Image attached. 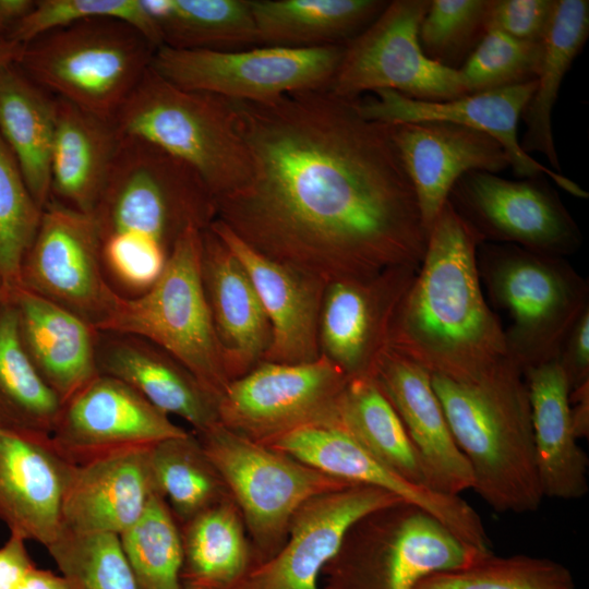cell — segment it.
<instances>
[{"label": "cell", "mask_w": 589, "mask_h": 589, "mask_svg": "<svg viewBox=\"0 0 589 589\" xmlns=\"http://www.w3.org/2000/svg\"><path fill=\"white\" fill-rule=\"evenodd\" d=\"M357 99L322 88L230 100L250 176L215 201L216 219L326 284L419 268L428 245L390 125L364 118Z\"/></svg>", "instance_id": "1"}, {"label": "cell", "mask_w": 589, "mask_h": 589, "mask_svg": "<svg viewBox=\"0 0 589 589\" xmlns=\"http://www.w3.org/2000/svg\"><path fill=\"white\" fill-rule=\"evenodd\" d=\"M483 242L447 201L395 311L388 347L431 375L476 382L512 359L505 330L481 289L478 250Z\"/></svg>", "instance_id": "2"}, {"label": "cell", "mask_w": 589, "mask_h": 589, "mask_svg": "<svg viewBox=\"0 0 589 589\" xmlns=\"http://www.w3.org/2000/svg\"><path fill=\"white\" fill-rule=\"evenodd\" d=\"M472 490L495 512L537 510L542 494L524 370L508 359L476 382L431 375Z\"/></svg>", "instance_id": "3"}, {"label": "cell", "mask_w": 589, "mask_h": 589, "mask_svg": "<svg viewBox=\"0 0 589 589\" xmlns=\"http://www.w3.org/2000/svg\"><path fill=\"white\" fill-rule=\"evenodd\" d=\"M157 48L124 21L89 19L24 44L16 64L56 97L112 120L151 68Z\"/></svg>", "instance_id": "4"}, {"label": "cell", "mask_w": 589, "mask_h": 589, "mask_svg": "<svg viewBox=\"0 0 589 589\" xmlns=\"http://www.w3.org/2000/svg\"><path fill=\"white\" fill-rule=\"evenodd\" d=\"M112 120L123 135L144 139L191 166L215 201L250 176L230 100L180 88L152 67Z\"/></svg>", "instance_id": "5"}, {"label": "cell", "mask_w": 589, "mask_h": 589, "mask_svg": "<svg viewBox=\"0 0 589 589\" xmlns=\"http://www.w3.org/2000/svg\"><path fill=\"white\" fill-rule=\"evenodd\" d=\"M92 218L100 241L136 235L170 253L184 231L204 230L216 219V206L191 166L144 139L122 134Z\"/></svg>", "instance_id": "6"}, {"label": "cell", "mask_w": 589, "mask_h": 589, "mask_svg": "<svg viewBox=\"0 0 589 589\" xmlns=\"http://www.w3.org/2000/svg\"><path fill=\"white\" fill-rule=\"evenodd\" d=\"M478 267L490 297L506 310L512 359L524 372L557 360L563 342L589 308L588 281L561 256L483 242Z\"/></svg>", "instance_id": "7"}, {"label": "cell", "mask_w": 589, "mask_h": 589, "mask_svg": "<svg viewBox=\"0 0 589 589\" xmlns=\"http://www.w3.org/2000/svg\"><path fill=\"white\" fill-rule=\"evenodd\" d=\"M488 552L462 542L419 506L400 501L350 526L323 568L324 589H412L429 574L466 565Z\"/></svg>", "instance_id": "8"}, {"label": "cell", "mask_w": 589, "mask_h": 589, "mask_svg": "<svg viewBox=\"0 0 589 589\" xmlns=\"http://www.w3.org/2000/svg\"><path fill=\"white\" fill-rule=\"evenodd\" d=\"M201 253L202 230L190 228L173 244L154 286L135 298L121 296L99 330L132 334L154 342L218 401L230 380L202 283Z\"/></svg>", "instance_id": "9"}, {"label": "cell", "mask_w": 589, "mask_h": 589, "mask_svg": "<svg viewBox=\"0 0 589 589\" xmlns=\"http://www.w3.org/2000/svg\"><path fill=\"white\" fill-rule=\"evenodd\" d=\"M194 434L240 510L255 564L283 548L290 520L304 502L357 484L323 473L219 422Z\"/></svg>", "instance_id": "10"}, {"label": "cell", "mask_w": 589, "mask_h": 589, "mask_svg": "<svg viewBox=\"0 0 589 589\" xmlns=\"http://www.w3.org/2000/svg\"><path fill=\"white\" fill-rule=\"evenodd\" d=\"M345 45L240 50H181L160 46L152 69L173 85L229 100L262 103L283 95L328 88Z\"/></svg>", "instance_id": "11"}, {"label": "cell", "mask_w": 589, "mask_h": 589, "mask_svg": "<svg viewBox=\"0 0 589 589\" xmlns=\"http://www.w3.org/2000/svg\"><path fill=\"white\" fill-rule=\"evenodd\" d=\"M429 3L388 1L376 19L345 45L328 89L348 99L380 89L425 101L468 94L459 72L432 61L420 46L419 27Z\"/></svg>", "instance_id": "12"}, {"label": "cell", "mask_w": 589, "mask_h": 589, "mask_svg": "<svg viewBox=\"0 0 589 589\" xmlns=\"http://www.w3.org/2000/svg\"><path fill=\"white\" fill-rule=\"evenodd\" d=\"M348 380L322 354L306 363L262 361L229 382L217 401L218 421L261 444L310 424L336 425Z\"/></svg>", "instance_id": "13"}, {"label": "cell", "mask_w": 589, "mask_h": 589, "mask_svg": "<svg viewBox=\"0 0 589 589\" xmlns=\"http://www.w3.org/2000/svg\"><path fill=\"white\" fill-rule=\"evenodd\" d=\"M19 287L79 316L97 330L121 298L101 261V241L92 216L50 200L25 253Z\"/></svg>", "instance_id": "14"}, {"label": "cell", "mask_w": 589, "mask_h": 589, "mask_svg": "<svg viewBox=\"0 0 589 589\" xmlns=\"http://www.w3.org/2000/svg\"><path fill=\"white\" fill-rule=\"evenodd\" d=\"M448 202L484 242L561 257L582 243L577 223L544 176L509 180L470 171L454 184Z\"/></svg>", "instance_id": "15"}, {"label": "cell", "mask_w": 589, "mask_h": 589, "mask_svg": "<svg viewBox=\"0 0 589 589\" xmlns=\"http://www.w3.org/2000/svg\"><path fill=\"white\" fill-rule=\"evenodd\" d=\"M187 433L134 388L98 374L62 402L50 436L59 454L80 466Z\"/></svg>", "instance_id": "16"}, {"label": "cell", "mask_w": 589, "mask_h": 589, "mask_svg": "<svg viewBox=\"0 0 589 589\" xmlns=\"http://www.w3.org/2000/svg\"><path fill=\"white\" fill-rule=\"evenodd\" d=\"M264 445L334 478L385 490L424 509L462 542L481 551L491 546L478 512L460 495L416 484L382 464L339 426L310 424Z\"/></svg>", "instance_id": "17"}, {"label": "cell", "mask_w": 589, "mask_h": 589, "mask_svg": "<svg viewBox=\"0 0 589 589\" xmlns=\"http://www.w3.org/2000/svg\"><path fill=\"white\" fill-rule=\"evenodd\" d=\"M400 501L385 490L364 484L308 500L294 512L283 548L255 564L235 589H321L323 568L350 526L368 513Z\"/></svg>", "instance_id": "18"}, {"label": "cell", "mask_w": 589, "mask_h": 589, "mask_svg": "<svg viewBox=\"0 0 589 589\" xmlns=\"http://www.w3.org/2000/svg\"><path fill=\"white\" fill-rule=\"evenodd\" d=\"M536 85L534 80L441 101L418 100L394 91L380 89L358 98L357 105L364 118L385 124L444 121L482 131L502 145L517 177L546 176L576 197H588L576 182L539 163L520 147L518 122Z\"/></svg>", "instance_id": "19"}, {"label": "cell", "mask_w": 589, "mask_h": 589, "mask_svg": "<svg viewBox=\"0 0 589 589\" xmlns=\"http://www.w3.org/2000/svg\"><path fill=\"white\" fill-rule=\"evenodd\" d=\"M417 271L400 266L366 279L328 283L318 320L320 353L349 378L372 376L388 347L395 311Z\"/></svg>", "instance_id": "20"}, {"label": "cell", "mask_w": 589, "mask_h": 589, "mask_svg": "<svg viewBox=\"0 0 589 589\" xmlns=\"http://www.w3.org/2000/svg\"><path fill=\"white\" fill-rule=\"evenodd\" d=\"M73 468L49 434L0 424V520L10 534L45 548L59 538Z\"/></svg>", "instance_id": "21"}, {"label": "cell", "mask_w": 589, "mask_h": 589, "mask_svg": "<svg viewBox=\"0 0 589 589\" xmlns=\"http://www.w3.org/2000/svg\"><path fill=\"white\" fill-rule=\"evenodd\" d=\"M389 125L428 233L460 177L470 171L497 175L509 167L502 145L473 128L444 121Z\"/></svg>", "instance_id": "22"}, {"label": "cell", "mask_w": 589, "mask_h": 589, "mask_svg": "<svg viewBox=\"0 0 589 589\" xmlns=\"http://www.w3.org/2000/svg\"><path fill=\"white\" fill-rule=\"evenodd\" d=\"M209 228L247 272L272 327L263 358L274 363H306L320 353L318 320L326 283L256 252L224 223Z\"/></svg>", "instance_id": "23"}, {"label": "cell", "mask_w": 589, "mask_h": 589, "mask_svg": "<svg viewBox=\"0 0 589 589\" xmlns=\"http://www.w3.org/2000/svg\"><path fill=\"white\" fill-rule=\"evenodd\" d=\"M372 376L401 420L435 490L460 495L471 489V468L453 436L431 374L387 347L377 358Z\"/></svg>", "instance_id": "24"}, {"label": "cell", "mask_w": 589, "mask_h": 589, "mask_svg": "<svg viewBox=\"0 0 589 589\" xmlns=\"http://www.w3.org/2000/svg\"><path fill=\"white\" fill-rule=\"evenodd\" d=\"M152 447L74 466L62 504L63 530L120 536L133 525L158 493Z\"/></svg>", "instance_id": "25"}, {"label": "cell", "mask_w": 589, "mask_h": 589, "mask_svg": "<svg viewBox=\"0 0 589 589\" xmlns=\"http://www.w3.org/2000/svg\"><path fill=\"white\" fill-rule=\"evenodd\" d=\"M201 275L226 372L232 381L263 361L272 327L247 272L209 226L202 230Z\"/></svg>", "instance_id": "26"}, {"label": "cell", "mask_w": 589, "mask_h": 589, "mask_svg": "<svg viewBox=\"0 0 589 589\" xmlns=\"http://www.w3.org/2000/svg\"><path fill=\"white\" fill-rule=\"evenodd\" d=\"M99 374L128 384L163 412L185 420L194 433L218 421L217 399L167 351L146 338L98 330Z\"/></svg>", "instance_id": "27"}, {"label": "cell", "mask_w": 589, "mask_h": 589, "mask_svg": "<svg viewBox=\"0 0 589 589\" xmlns=\"http://www.w3.org/2000/svg\"><path fill=\"white\" fill-rule=\"evenodd\" d=\"M21 344L44 382L63 402L96 377L98 330L65 309L21 287L9 293Z\"/></svg>", "instance_id": "28"}, {"label": "cell", "mask_w": 589, "mask_h": 589, "mask_svg": "<svg viewBox=\"0 0 589 589\" xmlns=\"http://www.w3.org/2000/svg\"><path fill=\"white\" fill-rule=\"evenodd\" d=\"M536 465L544 497L573 501L586 496L588 456L573 425L569 385L557 360L527 369Z\"/></svg>", "instance_id": "29"}, {"label": "cell", "mask_w": 589, "mask_h": 589, "mask_svg": "<svg viewBox=\"0 0 589 589\" xmlns=\"http://www.w3.org/2000/svg\"><path fill=\"white\" fill-rule=\"evenodd\" d=\"M122 133L113 120L57 97L50 158V200L92 216L110 175Z\"/></svg>", "instance_id": "30"}, {"label": "cell", "mask_w": 589, "mask_h": 589, "mask_svg": "<svg viewBox=\"0 0 589 589\" xmlns=\"http://www.w3.org/2000/svg\"><path fill=\"white\" fill-rule=\"evenodd\" d=\"M56 117L55 95L28 77L16 62L0 68V135L41 208L50 201Z\"/></svg>", "instance_id": "31"}, {"label": "cell", "mask_w": 589, "mask_h": 589, "mask_svg": "<svg viewBox=\"0 0 589 589\" xmlns=\"http://www.w3.org/2000/svg\"><path fill=\"white\" fill-rule=\"evenodd\" d=\"M388 1L251 0L260 46L308 48L346 45Z\"/></svg>", "instance_id": "32"}, {"label": "cell", "mask_w": 589, "mask_h": 589, "mask_svg": "<svg viewBox=\"0 0 589 589\" xmlns=\"http://www.w3.org/2000/svg\"><path fill=\"white\" fill-rule=\"evenodd\" d=\"M589 36V1L556 0L554 12L541 44V58L536 89L521 118L526 124L521 149L545 156L552 170L561 173V165L552 132V111L560 87L573 61Z\"/></svg>", "instance_id": "33"}, {"label": "cell", "mask_w": 589, "mask_h": 589, "mask_svg": "<svg viewBox=\"0 0 589 589\" xmlns=\"http://www.w3.org/2000/svg\"><path fill=\"white\" fill-rule=\"evenodd\" d=\"M182 589H235L255 565L244 521L231 497L180 526Z\"/></svg>", "instance_id": "34"}, {"label": "cell", "mask_w": 589, "mask_h": 589, "mask_svg": "<svg viewBox=\"0 0 589 589\" xmlns=\"http://www.w3.org/2000/svg\"><path fill=\"white\" fill-rule=\"evenodd\" d=\"M336 426L393 471L435 490L401 420L373 376L348 380L338 400Z\"/></svg>", "instance_id": "35"}, {"label": "cell", "mask_w": 589, "mask_h": 589, "mask_svg": "<svg viewBox=\"0 0 589 589\" xmlns=\"http://www.w3.org/2000/svg\"><path fill=\"white\" fill-rule=\"evenodd\" d=\"M161 46L229 51L260 46L251 0H143Z\"/></svg>", "instance_id": "36"}, {"label": "cell", "mask_w": 589, "mask_h": 589, "mask_svg": "<svg viewBox=\"0 0 589 589\" xmlns=\"http://www.w3.org/2000/svg\"><path fill=\"white\" fill-rule=\"evenodd\" d=\"M61 406L21 344L16 308L8 294L0 305V424L50 435Z\"/></svg>", "instance_id": "37"}, {"label": "cell", "mask_w": 589, "mask_h": 589, "mask_svg": "<svg viewBox=\"0 0 589 589\" xmlns=\"http://www.w3.org/2000/svg\"><path fill=\"white\" fill-rule=\"evenodd\" d=\"M151 464L158 493L179 526L231 497L193 432L155 444Z\"/></svg>", "instance_id": "38"}, {"label": "cell", "mask_w": 589, "mask_h": 589, "mask_svg": "<svg viewBox=\"0 0 589 589\" xmlns=\"http://www.w3.org/2000/svg\"><path fill=\"white\" fill-rule=\"evenodd\" d=\"M119 540L140 589H182L180 526L159 493Z\"/></svg>", "instance_id": "39"}, {"label": "cell", "mask_w": 589, "mask_h": 589, "mask_svg": "<svg viewBox=\"0 0 589 589\" xmlns=\"http://www.w3.org/2000/svg\"><path fill=\"white\" fill-rule=\"evenodd\" d=\"M412 589H577L570 570L540 556L480 555L474 561L422 577Z\"/></svg>", "instance_id": "40"}, {"label": "cell", "mask_w": 589, "mask_h": 589, "mask_svg": "<svg viewBox=\"0 0 589 589\" xmlns=\"http://www.w3.org/2000/svg\"><path fill=\"white\" fill-rule=\"evenodd\" d=\"M46 549L71 589H140L119 536L62 530Z\"/></svg>", "instance_id": "41"}, {"label": "cell", "mask_w": 589, "mask_h": 589, "mask_svg": "<svg viewBox=\"0 0 589 589\" xmlns=\"http://www.w3.org/2000/svg\"><path fill=\"white\" fill-rule=\"evenodd\" d=\"M43 209L0 135V278L9 293L19 287L21 263L36 236Z\"/></svg>", "instance_id": "42"}, {"label": "cell", "mask_w": 589, "mask_h": 589, "mask_svg": "<svg viewBox=\"0 0 589 589\" xmlns=\"http://www.w3.org/2000/svg\"><path fill=\"white\" fill-rule=\"evenodd\" d=\"M489 0H430L419 41L432 61L458 71L488 31Z\"/></svg>", "instance_id": "43"}, {"label": "cell", "mask_w": 589, "mask_h": 589, "mask_svg": "<svg viewBox=\"0 0 589 589\" xmlns=\"http://www.w3.org/2000/svg\"><path fill=\"white\" fill-rule=\"evenodd\" d=\"M541 43L515 39L489 28L458 70L468 94L534 81Z\"/></svg>", "instance_id": "44"}, {"label": "cell", "mask_w": 589, "mask_h": 589, "mask_svg": "<svg viewBox=\"0 0 589 589\" xmlns=\"http://www.w3.org/2000/svg\"><path fill=\"white\" fill-rule=\"evenodd\" d=\"M89 19L124 21L147 36L157 47L161 37L143 0H39L14 27L8 39L26 44L55 28Z\"/></svg>", "instance_id": "45"}, {"label": "cell", "mask_w": 589, "mask_h": 589, "mask_svg": "<svg viewBox=\"0 0 589 589\" xmlns=\"http://www.w3.org/2000/svg\"><path fill=\"white\" fill-rule=\"evenodd\" d=\"M168 256L161 245L136 235H115L101 240L106 276L113 288L119 286L130 293L127 298L148 291L163 274Z\"/></svg>", "instance_id": "46"}, {"label": "cell", "mask_w": 589, "mask_h": 589, "mask_svg": "<svg viewBox=\"0 0 589 589\" xmlns=\"http://www.w3.org/2000/svg\"><path fill=\"white\" fill-rule=\"evenodd\" d=\"M556 0H489L488 29L529 43H541Z\"/></svg>", "instance_id": "47"}, {"label": "cell", "mask_w": 589, "mask_h": 589, "mask_svg": "<svg viewBox=\"0 0 589 589\" xmlns=\"http://www.w3.org/2000/svg\"><path fill=\"white\" fill-rule=\"evenodd\" d=\"M557 361L570 390L589 382V308L566 336Z\"/></svg>", "instance_id": "48"}, {"label": "cell", "mask_w": 589, "mask_h": 589, "mask_svg": "<svg viewBox=\"0 0 589 589\" xmlns=\"http://www.w3.org/2000/svg\"><path fill=\"white\" fill-rule=\"evenodd\" d=\"M25 543L24 539L10 534L0 546V589H17L27 573L36 566Z\"/></svg>", "instance_id": "49"}, {"label": "cell", "mask_w": 589, "mask_h": 589, "mask_svg": "<svg viewBox=\"0 0 589 589\" xmlns=\"http://www.w3.org/2000/svg\"><path fill=\"white\" fill-rule=\"evenodd\" d=\"M570 413L575 433L578 438L589 433V382L570 390Z\"/></svg>", "instance_id": "50"}, {"label": "cell", "mask_w": 589, "mask_h": 589, "mask_svg": "<svg viewBox=\"0 0 589 589\" xmlns=\"http://www.w3.org/2000/svg\"><path fill=\"white\" fill-rule=\"evenodd\" d=\"M17 589H71L62 575L34 566Z\"/></svg>", "instance_id": "51"}, {"label": "cell", "mask_w": 589, "mask_h": 589, "mask_svg": "<svg viewBox=\"0 0 589 589\" xmlns=\"http://www.w3.org/2000/svg\"><path fill=\"white\" fill-rule=\"evenodd\" d=\"M24 45L10 39H0V68L17 62Z\"/></svg>", "instance_id": "52"}, {"label": "cell", "mask_w": 589, "mask_h": 589, "mask_svg": "<svg viewBox=\"0 0 589 589\" xmlns=\"http://www.w3.org/2000/svg\"><path fill=\"white\" fill-rule=\"evenodd\" d=\"M9 294V291L8 289L5 288L2 279L0 278V305L1 303L5 300V298L8 297Z\"/></svg>", "instance_id": "53"}]
</instances>
